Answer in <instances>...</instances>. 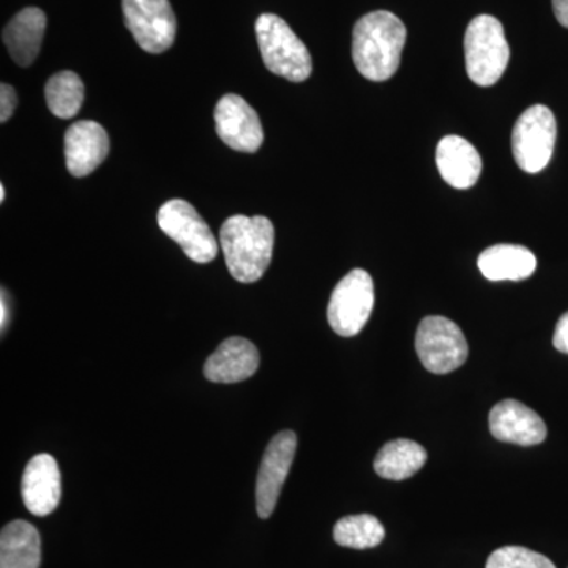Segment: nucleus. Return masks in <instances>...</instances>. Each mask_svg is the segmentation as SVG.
<instances>
[{
	"instance_id": "nucleus-22",
	"label": "nucleus",
	"mask_w": 568,
	"mask_h": 568,
	"mask_svg": "<svg viewBox=\"0 0 568 568\" xmlns=\"http://www.w3.org/2000/svg\"><path fill=\"white\" fill-rule=\"evenodd\" d=\"M384 537H386V529L373 515H351L339 519L334 528L336 544L345 548H375Z\"/></svg>"
},
{
	"instance_id": "nucleus-14",
	"label": "nucleus",
	"mask_w": 568,
	"mask_h": 568,
	"mask_svg": "<svg viewBox=\"0 0 568 568\" xmlns=\"http://www.w3.org/2000/svg\"><path fill=\"white\" fill-rule=\"evenodd\" d=\"M110 153V138L100 123H73L65 133L67 170L74 178H85L100 166Z\"/></svg>"
},
{
	"instance_id": "nucleus-17",
	"label": "nucleus",
	"mask_w": 568,
	"mask_h": 568,
	"mask_svg": "<svg viewBox=\"0 0 568 568\" xmlns=\"http://www.w3.org/2000/svg\"><path fill=\"white\" fill-rule=\"evenodd\" d=\"M47 31V14L37 7H28L11 18L2 33L3 43L11 59L20 67L36 62Z\"/></svg>"
},
{
	"instance_id": "nucleus-3",
	"label": "nucleus",
	"mask_w": 568,
	"mask_h": 568,
	"mask_svg": "<svg viewBox=\"0 0 568 568\" xmlns=\"http://www.w3.org/2000/svg\"><path fill=\"white\" fill-rule=\"evenodd\" d=\"M256 39L268 71L291 82L308 80L312 55L286 21L276 14H261L256 21Z\"/></svg>"
},
{
	"instance_id": "nucleus-7",
	"label": "nucleus",
	"mask_w": 568,
	"mask_h": 568,
	"mask_svg": "<svg viewBox=\"0 0 568 568\" xmlns=\"http://www.w3.org/2000/svg\"><path fill=\"white\" fill-rule=\"evenodd\" d=\"M156 222L194 263H211L219 254V242L211 227L189 201H166L156 213Z\"/></svg>"
},
{
	"instance_id": "nucleus-19",
	"label": "nucleus",
	"mask_w": 568,
	"mask_h": 568,
	"mask_svg": "<svg viewBox=\"0 0 568 568\" xmlns=\"http://www.w3.org/2000/svg\"><path fill=\"white\" fill-rule=\"evenodd\" d=\"M41 538L31 523L11 521L0 534V568H39Z\"/></svg>"
},
{
	"instance_id": "nucleus-21",
	"label": "nucleus",
	"mask_w": 568,
	"mask_h": 568,
	"mask_svg": "<svg viewBox=\"0 0 568 568\" xmlns=\"http://www.w3.org/2000/svg\"><path fill=\"white\" fill-rule=\"evenodd\" d=\"M44 97L55 118L71 119L84 103V84L74 71H59L48 80Z\"/></svg>"
},
{
	"instance_id": "nucleus-6",
	"label": "nucleus",
	"mask_w": 568,
	"mask_h": 568,
	"mask_svg": "<svg viewBox=\"0 0 568 568\" xmlns=\"http://www.w3.org/2000/svg\"><path fill=\"white\" fill-rule=\"evenodd\" d=\"M375 308V284L364 268H354L338 284L328 302L327 320L335 334L355 336Z\"/></svg>"
},
{
	"instance_id": "nucleus-10",
	"label": "nucleus",
	"mask_w": 568,
	"mask_h": 568,
	"mask_svg": "<svg viewBox=\"0 0 568 568\" xmlns=\"http://www.w3.org/2000/svg\"><path fill=\"white\" fill-rule=\"evenodd\" d=\"M297 436L291 429L278 433L265 448L256 481V510L261 518L274 514L280 493L293 466Z\"/></svg>"
},
{
	"instance_id": "nucleus-25",
	"label": "nucleus",
	"mask_w": 568,
	"mask_h": 568,
	"mask_svg": "<svg viewBox=\"0 0 568 568\" xmlns=\"http://www.w3.org/2000/svg\"><path fill=\"white\" fill-rule=\"evenodd\" d=\"M552 345L559 353L568 354V312L560 316L558 325H556Z\"/></svg>"
},
{
	"instance_id": "nucleus-23",
	"label": "nucleus",
	"mask_w": 568,
	"mask_h": 568,
	"mask_svg": "<svg viewBox=\"0 0 568 568\" xmlns=\"http://www.w3.org/2000/svg\"><path fill=\"white\" fill-rule=\"evenodd\" d=\"M487 568H556L555 564L532 549L504 547L496 549L487 560Z\"/></svg>"
},
{
	"instance_id": "nucleus-24",
	"label": "nucleus",
	"mask_w": 568,
	"mask_h": 568,
	"mask_svg": "<svg viewBox=\"0 0 568 568\" xmlns=\"http://www.w3.org/2000/svg\"><path fill=\"white\" fill-rule=\"evenodd\" d=\"M18 97L10 84L0 85V122L6 123L13 115Z\"/></svg>"
},
{
	"instance_id": "nucleus-12",
	"label": "nucleus",
	"mask_w": 568,
	"mask_h": 568,
	"mask_svg": "<svg viewBox=\"0 0 568 568\" xmlns=\"http://www.w3.org/2000/svg\"><path fill=\"white\" fill-rule=\"evenodd\" d=\"M489 429L497 440L517 446H538L547 439V425L536 410L517 399H504L489 413Z\"/></svg>"
},
{
	"instance_id": "nucleus-16",
	"label": "nucleus",
	"mask_w": 568,
	"mask_h": 568,
	"mask_svg": "<svg viewBox=\"0 0 568 568\" xmlns=\"http://www.w3.org/2000/svg\"><path fill=\"white\" fill-rule=\"evenodd\" d=\"M436 164L448 185L467 190L476 185L481 174V156L465 138L448 134L436 149Z\"/></svg>"
},
{
	"instance_id": "nucleus-9",
	"label": "nucleus",
	"mask_w": 568,
	"mask_h": 568,
	"mask_svg": "<svg viewBox=\"0 0 568 568\" xmlns=\"http://www.w3.org/2000/svg\"><path fill=\"white\" fill-rule=\"evenodd\" d=\"M123 20L141 50L162 54L174 44L178 20L170 0H122Z\"/></svg>"
},
{
	"instance_id": "nucleus-8",
	"label": "nucleus",
	"mask_w": 568,
	"mask_h": 568,
	"mask_svg": "<svg viewBox=\"0 0 568 568\" xmlns=\"http://www.w3.org/2000/svg\"><path fill=\"white\" fill-rule=\"evenodd\" d=\"M416 349L422 365L435 375H447L465 365L469 346L454 321L426 316L417 328Z\"/></svg>"
},
{
	"instance_id": "nucleus-26",
	"label": "nucleus",
	"mask_w": 568,
	"mask_h": 568,
	"mask_svg": "<svg viewBox=\"0 0 568 568\" xmlns=\"http://www.w3.org/2000/svg\"><path fill=\"white\" fill-rule=\"evenodd\" d=\"M552 10L559 24L568 29V0H552Z\"/></svg>"
},
{
	"instance_id": "nucleus-2",
	"label": "nucleus",
	"mask_w": 568,
	"mask_h": 568,
	"mask_svg": "<svg viewBox=\"0 0 568 568\" xmlns=\"http://www.w3.org/2000/svg\"><path fill=\"white\" fill-rule=\"evenodd\" d=\"M220 244L234 280L257 282L263 278L274 254V224L263 215L231 216L220 230Z\"/></svg>"
},
{
	"instance_id": "nucleus-15",
	"label": "nucleus",
	"mask_w": 568,
	"mask_h": 568,
	"mask_svg": "<svg viewBox=\"0 0 568 568\" xmlns=\"http://www.w3.org/2000/svg\"><path fill=\"white\" fill-rule=\"evenodd\" d=\"M260 351L241 336L224 339L207 358L204 375L211 383L234 384L248 379L260 368Z\"/></svg>"
},
{
	"instance_id": "nucleus-11",
	"label": "nucleus",
	"mask_w": 568,
	"mask_h": 568,
	"mask_svg": "<svg viewBox=\"0 0 568 568\" xmlns=\"http://www.w3.org/2000/svg\"><path fill=\"white\" fill-rule=\"evenodd\" d=\"M216 133L227 148L237 152L260 151L264 142L263 125L260 115L242 97L227 93L216 103Z\"/></svg>"
},
{
	"instance_id": "nucleus-18",
	"label": "nucleus",
	"mask_w": 568,
	"mask_h": 568,
	"mask_svg": "<svg viewBox=\"0 0 568 568\" xmlns=\"http://www.w3.org/2000/svg\"><path fill=\"white\" fill-rule=\"evenodd\" d=\"M478 268L489 282H521L536 272L537 257L526 246H489L478 256Z\"/></svg>"
},
{
	"instance_id": "nucleus-27",
	"label": "nucleus",
	"mask_w": 568,
	"mask_h": 568,
	"mask_svg": "<svg viewBox=\"0 0 568 568\" xmlns=\"http://www.w3.org/2000/svg\"><path fill=\"white\" fill-rule=\"evenodd\" d=\"M10 321V305L9 298H7V291L2 290V301H0V327L2 332L6 331L7 325Z\"/></svg>"
},
{
	"instance_id": "nucleus-28",
	"label": "nucleus",
	"mask_w": 568,
	"mask_h": 568,
	"mask_svg": "<svg viewBox=\"0 0 568 568\" xmlns=\"http://www.w3.org/2000/svg\"><path fill=\"white\" fill-rule=\"evenodd\" d=\"M6 201V186L0 185V203H3Z\"/></svg>"
},
{
	"instance_id": "nucleus-4",
	"label": "nucleus",
	"mask_w": 568,
	"mask_h": 568,
	"mask_svg": "<svg viewBox=\"0 0 568 568\" xmlns=\"http://www.w3.org/2000/svg\"><path fill=\"white\" fill-rule=\"evenodd\" d=\"M465 55L470 81L481 88L496 84L510 61V47L500 21L489 14L474 18L467 26Z\"/></svg>"
},
{
	"instance_id": "nucleus-20",
	"label": "nucleus",
	"mask_w": 568,
	"mask_h": 568,
	"mask_svg": "<svg viewBox=\"0 0 568 568\" xmlns=\"http://www.w3.org/2000/svg\"><path fill=\"white\" fill-rule=\"evenodd\" d=\"M428 455L420 444L409 439H395L387 443L376 455L375 470L377 476L387 480H406L416 476L425 466Z\"/></svg>"
},
{
	"instance_id": "nucleus-13",
	"label": "nucleus",
	"mask_w": 568,
	"mask_h": 568,
	"mask_svg": "<svg viewBox=\"0 0 568 568\" xmlns=\"http://www.w3.org/2000/svg\"><path fill=\"white\" fill-rule=\"evenodd\" d=\"M21 495L24 506L36 517H47L61 503V470L50 454L36 455L22 474Z\"/></svg>"
},
{
	"instance_id": "nucleus-1",
	"label": "nucleus",
	"mask_w": 568,
	"mask_h": 568,
	"mask_svg": "<svg viewBox=\"0 0 568 568\" xmlns=\"http://www.w3.org/2000/svg\"><path fill=\"white\" fill-rule=\"evenodd\" d=\"M406 26L386 10L365 14L353 32V59L358 73L366 80H390L402 63L406 43Z\"/></svg>"
},
{
	"instance_id": "nucleus-5",
	"label": "nucleus",
	"mask_w": 568,
	"mask_h": 568,
	"mask_svg": "<svg viewBox=\"0 0 568 568\" xmlns=\"http://www.w3.org/2000/svg\"><path fill=\"white\" fill-rule=\"evenodd\" d=\"M558 125L552 111L536 104L519 115L511 132L515 162L525 173L537 174L548 166L555 152Z\"/></svg>"
}]
</instances>
